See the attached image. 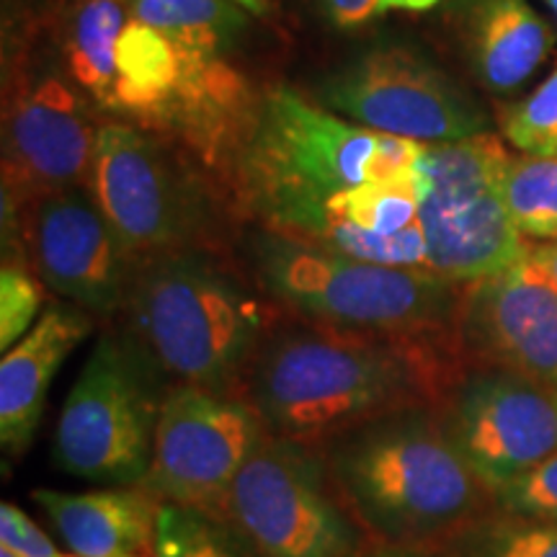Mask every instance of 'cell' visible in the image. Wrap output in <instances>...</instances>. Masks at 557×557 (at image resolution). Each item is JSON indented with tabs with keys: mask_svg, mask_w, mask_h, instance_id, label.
I'll return each mask as SVG.
<instances>
[{
	"mask_svg": "<svg viewBox=\"0 0 557 557\" xmlns=\"http://www.w3.org/2000/svg\"><path fill=\"white\" fill-rule=\"evenodd\" d=\"M468 367H493L557 389V287L529 250L470 282L457 323Z\"/></svg>",
	"mask_w": 557,
	"mask_h": 557,
	"instance_id": "obj_15",
	"label": "cell"
},
{
	"mask_svg": "<svg viewBox=\"0 0 557 557\" xmlns=\"http://www.w3.org/2000/svg\"><path fill=\"white\" fill-rule=\"evenodd\" d=\"M320 11L341 29L367 24L380 11V0H318Z\"/></svg>",
	"mask_w": 557,
	"mask_h": 557,
	"instance_id": "obj_30",
	"label": "cell"
},
{
	"mask_svg": "<svg viewBox=\"0 0 557 557\" xmlns=\"http://www.w3.org/2000/svg\"><path fill=\"white\" fill-rule=\"evenodd\" d=\"M132 13L169 37L186 62H227L248 29L246 9L233 0H135Z\"/></svg>",
	"mask_w": 557,
	"mask_h": 557,
	"instance_id": "obj_21",
	"label": "cell"
},
{
	"mask_svg": "<svg viewBox=\"0 0 557 557\" xmlns=\"http://www.w3.org/2000/svg\"><path fill=\"white\" fill-rule=\"evenodd\" d=\"M124 29V11L114 0H86L73 11L62 52L70 75L78 86L114 109L116 88V41Z\"/></svg>",
	"mask_w": 557,
	"mask_h": 557,
	"instance_id": "obj_22",
	"label": "cell"
},
{
	"mask_svg": "<svg viewBox=\"0 0 557 557\" xmlns=\"http://www.w3.org/2000/svg\"><path fill=\"white\" fill-rule=\"evenodd\" d=\"M508 158L506 145L487 132L423 148L413 173L429 271L470 284L527 259L532 246L500 189Z\"/></svg>",
	"mask_w": 557,
	"mask_h": 557,
	"instance_id": "obj_7",
	"label": "cell"
},
{
	"mask_svg": "<svg viewBox=\"0 0 557 557\" xmlns=\"http://www.w3.org/2000/svg\"><path fill=\"white\" fill-rule=\"evenodd\" d=\"M250 276L284 312L344 331L459 338L468 284L429 269L385 267L261 227L248 240Z\"/></svg>",
	"mask_w": 557,
	"mask_h": 557,
	"instance_id": "obj_4",
	"label": "cell"
},
{
	"mask_svg": "<svg viewBox=\"0 0 557 557\" xmlns=\"http://www.w3.org/2000/svg\"><path fill=\"white\" fill-rule=\"evenodd\" d=\"M465 369L459 338L374 336L282 312L240 395L269 434L323 447L374 418L436 408Z\"/></svg>",
	"mask_w": 557,
	"mask_h": 557,
	"instance_id": "obj_1",
	"label": "cell"
},
{
	"mask_svg": "<svg viewBox=\"0 0 557 557\" xmlns=\"http://www.w3.org/2000/svg\"><path fill=\"white\" fill-rule=\"evenodd\" d=\"M41 508L70 553L81 557H156L160 500L139 485H103L99 491L37 487Z\"/></svg>",
	"mask_w": 557,
	"mask_h": 557,
	"instance_id": "obj_18",
	"label": "cell"
},
{
	"mask_svg": "<svg viewBox=\"0 0 557 557\" xmlns=\"http://www.w3.org/2000/svg\"><path fill=\"white\" fill-rule=\"evenodd\" d=\"M504 135L532 156H557V70L519 107L504 114Z\"/></svg>",
	"mask_w": 557,
	"mask_h": 557,
	"instance_id": "obj_26",
	"label": "cell"
},
{
	"mask_svg": "<svg viewBox=\"0 0 557 557\" xmlns=\"http://www.w3.org/2000/svg\"><path fill=\"white\" fill-rule=\"evenodd\" d=\"M500 189L524 238L557 243V156H511Z\"/></svg>",
	"mask_w": 557,
	"mask_h": 557,
	"instance_id": "obj_24",
	"label": "cell"
},
{
	"mask_svg": "<svg viewBox=\"0 0 557 557\" xmlns=\"http://www.w3.org/2000/svg\"><path fill=\"white\" fill-rule=\"evenodd\" d=\"M455 24L478 78L498 94L521 86L553 50V32L529 0H459Z\"/></svg>",
	"mask_w": 557,
	"mask_h": 557,
	"instance_id": "obj_19",
	"label": "cell"
},
{
	"mask_svg": "<svg viewBox=\"0 0 557 557\" xmlns=\"http://www.w3.org/2000/svg\"><path fill=\"white\" fill-rule=\"evenodd\" d=\"M227 519L261 557H351L369 537L320 447L269 434L240 470Z\"/></svg>",
	"mask_w": 557,
	"mask_h": 557,
	"instance_id": "obj_9",
	"label": "cell"
},
{
	"mask_svg": "<svg viewBox=\"0 0 557 557\" xmlns=\"http://www.w3.org/2000/svg\"><path fill=\"white\" fill-rule=\"evenodd\" d=\"M21 220L29 269L47 289L96 320L124 315L137 261L86 186L47 194Z\"/></svg>",
	"mask_w": 557,
	"mask_h": 557,
	"instance_id": "obj_13",
	"label": "cell"
},
{
	"mask_svg": "<svg viewBox=\"0 0 557 557\" xmlns=\"http://www.w3.org/2000/svg\"><path fill=\"white\" fill-rule=\"evenodd\" d=\"M351 557H444L438 547L421 545H389V542L369 540L364 547H359Z\"/></svg>",
	"mask_w": 557,
	"mask_h": 557,
	"instance_id": "obj_31",
	"label": "cell"
},
{
	"mask_svg": "<svg viewBox=\"0 0 557 557\" xmlns=\"http://www.w3.org/2000/svg\"><path fill=\"white\" fill-rule=\"evenodd\" d=\"M62 557H81V555H75V553H62Z\"/></svg>",
	"mask_w": 557,
	"mask_h": 557,
	"instance_id": "obj_36",
	"label": "cell"
},
{
	"mask_svg": "<svg viewBox=\"0 0 557 557\" xmlns=\"http://www.w3.org/2000/svg\"><path fill=\"white\" fill-rule=\"evenodd\" d=\"M233 3L243 5V9L250 13H263L267 11V0H233Z\"/></svg>",
	"mask_w": 557,
	"mask_h": 557,
	"instance_id": "obj_34",
	"label": "cell"
},
{
	"mask_svg": "<svg viewBox=\"0 0 557 557\" xmlns=\"http://www.w3.org/2000/svg\"><path fill=\"white\" fill-rule=\"evenodd\" d=\"M493 504L508 513L557 521V451L527 475L493 493Z\"/></svg>",
	"mask_w": 557,
	"mask_h": 557,
	"instance_id": "obj_28",
	"label": "cell"
},
{
	"mask_svg": "<svg viewBox=\"0 0 557 557\" xmlns=\"http://www.w3.org/2000/svg\"><path fill=\"white\" fill-rule=\"evenodd\" d=\"M282 312L220 250H184L139 263L124 329L176 385L240 395Z\"/></svg>",
	"mask_w": 557,
	"mask_h": 557,
	"instance_id": "obj_3",
	"label": "cell"
},
{
	"mask_svg": "<svg viewBox=\"0 0 557 557\" xmlns=\"http://www.w3.org/2000/svg\"><path fill=\"white\" fill-rule=\"evenodd\" d=\"M320 449L338 496L374 542L438 547L493 504L436 408L374 418Z\"/></svg>",
	"mask_w": 557,
	"mask_h": 557,
	"instance_id": "obj_2",
	"label": "cell"
},
{
	"mask_svg": "<svg viewBox=\"0 0 557 557\" xmlns=\"http://www.w3.org/2000/svg\"><path fill=\"white\" fill-rule=\"evenodd\" d=\"M444 557H557V521L485 511L438 545Z\"/></svg>",
	"mask_w": 557,
	"mask_h": 557,
	"instance_id": "obj_23",
	"label": "cell"
},
{
	"mask_svg": "<svg viewBox=\"0 0 557 557\" xmlns=\"http://www.w3.org/2000/svg\"><path fill=\"white\" fill-rule=\"evenodd\" d=\"M45 282L32 269L3 267L0 271V348L11 351L41 318Z\"/></svg>",
	"mask_w": 557,
	"mask_h": 557,
	"instance_id": "obj_27",
	"label": "cell"
},
{
	"mask_svg": "<svg viewBox=\"0 0 557 557\" xmlns=\"http://www.w3.org/2000/svg\"><path fill=\"white\" fill-rule=\"evenodd\" d=\"M436 3H442V0H380V11H393V9L426 11V9H434Z\"/></svg>",
	"mask_w": 557,
	"mask_h": 557,
	"instance_id": "obj_33",
	"label": "cell"
},
{
	"mask_svg": "<svg viewBox=\"0 0 557 557\" xmlns=\"http://www.w3.org/2000/svg\"><path fill=\"white\" fill-rule=\"evenodd\" d=\"M418 205L416 173H410L333 194L274 233L359 261L429 269Z\"/></svg>",
	"mask_w": 557,
	"mask_h": 557,
	"instance_id": "obj_16",
	"label": "cell"
},
{
	"mask_svg": "<svg viewBox=\"0 0 557 557\" xmlns=\"http://www.w3.org/2000/svg\"><path fill=\"white\" fill-rule=\"evenodd\" d=\"M320 99L359 127L421 145L485 132V111L436 65L400 47L348 62L320 86Z\"/></svg>",
	"mask_w": 557,
	"mask_h": 557,
	"instance_id": "obj_12",
	"label": "cell"
},
{
	"mask_svg": "<svg viewBox=\"0 0 557 557\" xmlns=\"http://www.w3.org/2000/svg\"><path fill=\"white\" fill-rule=\"evenodd\" d=\"M0 557H18V555H13L11 549H3V547H0Z\"/></svg>",
	"mask_w": 557,
	"mask_h": 557,
	"instance_id": "obj_35",
	"label": "cell"
},
{
	"mask_svg": "<svg viewBox=\"0 0 557 557\" xmlns=\"http://www.w3.org/2000/svg\"><path fill=\"white\" fill-rule=\"evenodd\" d=\"M184 65L169 37L132 18L116 41L114 109L139 120H169L176 107Z\"/></svg>",
	"mask_w": 557,
	"mask_h": 557,
	"instance_id": "obj_20",
	"label": "cell"
},
{
	"mask_svg": "<svg viewBox=\"0 0 557 557\" xmlns=\"http://www.w3.org/2000/svg\"><path fill=\"white\" fill-rule=\"evenodd\" d=\"M382 132L354 127L287 88L271 90L243 148L250 207L271 230L333 194L372 184Z\"/></svg>",
	"mask_w": 557,
	"mask_h": 557,
	"instance_id": "obj_6",
	"label": "cell"
},
{
	"mask_svg": "<svg viewBox=\"0 0 557 557\" xmlns=\"http://www.w3.org/2000/svg\"><path fill=\"white\" fill-rule=\"evenodd\" d=\"M88 191L137 267L184 250H220L205 189L163 145L135 127L99 129Z\"/></svg>",
	"mask_w": 557,
	"mask_h": 557,
	"instance_id": "obj_8",
	"label": "cell"
},
{
	"mask_svg": "<svg viewBox=\"0 0 557 557\" xmlns=\"http://www.w3.org/2000/svg\"><path fill=\"white\" fill-rule=\"evenodd\" d=\"M267 436L269 429L243 395L173 382L139 487L160 504L227 519L235 480Z\"/></svg>",
	"mask_w": 557,
	"mask_h": 557,
	"instance_id": "obj_10",
	"label": "cell"
},
{
	"mask_svg": "<svg viewBox=\"0 0 557 557\" xmlns=\"http://www.w3.org/2000/svg\"><path fill=\"white\" fill-rule=\"evenodd\" d=\"M171 377L127 329L103 333L70 387L52 459L96 485H139L148 475Z\"/></svg>",
	"mask_w": 557,
	"mask_h": 557,
	"instance_id": "obj_5",
	"label": "cell"
},
{
	"mask_svg": "<svg viewBox=\"0 0 557 557\" xmlns=\"http://www.w3.org/2000/svg\"><path fill=\"white\" fill-rule=\"evenodd\" d=\"M444 434L496 493L557 451V389L493 367H468L436 406Z\"/></svg>",
	"mask_w": 557,
	"mask_h": 557,
	"instance_id": "obj_11",
	"label": "cell"
},
{
	"mask_svg": "<svg viewBox=\"0 0 557 557\" xmlns=\"http://www.w3.org/2000/svg\"><path fill=\"white\" fill-rule=\"evenodd\" d=\"M156 557H261L230 519L163 504L158 517Z\"/></svg>",
	"mask_w": 557,
	"mask_h": 557,
	"instance_id": "obj_25",
	"label": "cell"
},
{
	"mask_svg": "<svg viewBox=\"0 0 557 557\" xmlns=\"http://www.w3.org/2000/svg\"><path fill=\"white\" fill-rule=\"evenodd\" d=\"M96 318L70 302H54L0 361V444L21 457L37 436L47 393L70 354L94 333Z\"/></svg>",
	"mask_w": 557,
	"mask_h": 557,
	"instance_id": "obj_17",
	"label": "cell"
},
{
	"mask_svg": "<svg viewBox=\"0 0 557 557\" xmlns=\"http://www.w3.org/2000/svg\"><path fill=\"white\" fill-rule=\"evenodd\" d=\"M0 547L18 557H62L50 534L41 532L29 513L9 500L0 506Z\"/></svg>",
	"mask_w": 557,
	"mask_h": 557,
	"instance_id": "obj_29",
	"label": "cell"
},
{
	"mask_svg": "<svg viewBox=\"0 0 557 557\" xmlns=\"http://www.w3.org/2000/svg\"><path fill=\"white\" fill-rule=\"evenodd\" d=\"M532 256L542 263V269L547 271L557 287V243H542V246L532 248Z\"/></svg>",
	"mask_w": 557,
	"mask_h": 557,
	"instance_id": "obj_32",
	"label": "cell"
},
{
	"mask_svg": "<svg viewBox=\"0 0 557 557\" xmlns=\"http://www.w3.org/2000/svg\"><path fill=\"white\" fill-rule=\"evenodd\" d=\"M99 129L58 73L13 83L3 124V205L32 207L47 194L86 186Z\"/></svg>",
	"mask_w": 557,
	"mask_h": 557,
	"instance_id": "obj_14",
	"label": "cell"
}]
</instances>
